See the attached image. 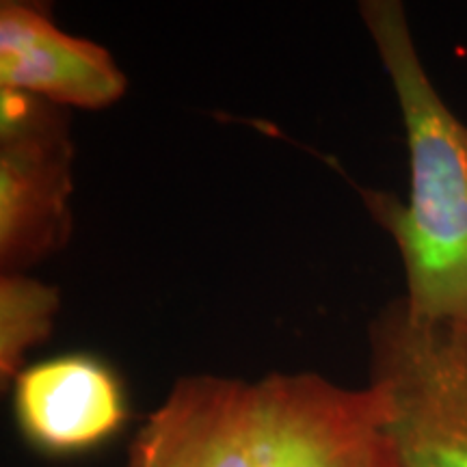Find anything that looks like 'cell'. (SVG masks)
<instances>
[{"mask_svg": "<svg viewBox=\"0 0 467 467\" xmlns=\"http://www.w3.org/2000/svg\"><path fill=\"white\" fill-rule=\"evenodd\" d=\"M17 426L46 454H76L100 446L126 422L119 379L83 353L28 366L14 381Z\"/></svg>", "mask_w": 467, "mask_h": 467, "instance_id": "6", "label": "cell"}, {"mask_svg": "<svg viewBox=\"0 0 467 467\" xmlns=\"http://www.w3.org/2000/svg\"><path fill=\"white\" fill-rule=\"evenodd\" d=\"M61 292L26 273L0 277V381L7 385L25 370L28 350L52 334Z\"/></svg>", "mask_w": 467, "mask_h": 467, "instance_id": "7", "label": "cell"}, {"mask_svg": "<svg viewBox=\"0 0 467 467\" xmlns=\"http://www.w3.org/2000/svg\"><path fill=\"white\" fill-rule=\"evenodd\" d=\"M368 364L399 467H467V323L418 318L399 296L368 325Z\"/></svg>", "mask_w": 467, "mask_h": 467, "instance_id": "3", "label": "cell"}, {"mask_svg": "<svg viewBox=\"0 0 467 467\" xmlns=\"http://www.w3.org/2000/svg\"><path fill=\"white\" fill-rule=\"evenodd\" d=\"M359 16L399 102L409 154L407 202L372 192L368 206L399 249L409 312L467 323V126L426 72L405 5L364 0Z\"/></svg>", "mask_w": 467, "mask_h": 467, "instance_id": "2", "label": "cell"}, {"mask_svg": "<svg viewBox=\"0 0 467 467\" xmlns=\"http://www.w3.org/2000/svg\"><path fill=\"white\" fill-rule=\"evenodd\" d=\"M126 467H399L385 405L317 372L255 381L178 379L128 448Z\"/></svg>", "mask_w": 467, "mask_h": 467, "instance_id": "1", "label": "cell"}, {"mask_svg": "<svg viewBox=\"0 0 467 467\" xmlns=\"http://www.w3.org/2000/svg\"><path fill=\"white\" fill-rule=\"evenodd\" d=\"M126 87V74L107 48L63 31L42 5L0 3V89L98 110L121 100Z\"/></svg>", "mask_w": 467, "mask_h": 467, "instance_id": "5", "label": "cell"}, {"mask_svg": "<svg viewBox=\"0 0 467 467\" xmlns=\"http://www.w3.org/2000/svg\"><path fill=\"white\" fill-rule=\"evenodd\" d=\"M74 143L67 109L0 89V268L26 273L72 230Z\"/></svg>", "mask_w": 467, "mask_h": 467, "instance_id": "4", "label": "cell"}]
</instances>
